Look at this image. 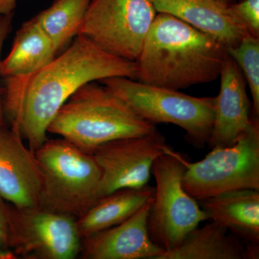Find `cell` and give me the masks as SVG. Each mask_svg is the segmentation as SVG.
Instances as JSON below:
<instances>
[{
  "instance_id": "1",
  "label": "cell",
  "mask_w": 259,
  "mask_h": 259,
  "mask_svg": "<svg viewBox=\"0 0 259 259\" xmlns=\"http://www.w3.org/2000/svg\"><path fill=\"white\" fill-rule=\"evenodd\" d=\"M112 77L136 79L135 61L102 50L77 35L63 54L33 74L4 78L3 109L10 128L36 151L59 109L90 82Z\"/></svg>"
},
{
  "instance_id": "22",
  "label": "cell",
  "mask_w": 259,
  "mask_h": 259,
  "mask_svg": "<svg viewBox=\"0 0 259 259\" xmlns=\"http://www.w3.org/2000/svg\"><path fill=\"white\" fill-rule=\"evenodd\" d=\"M17 258L10 247L8 202L0 196V259Z\"/></svg>"
},
{
  "instance_id": "3",
  "label": "cell",
  "mask_w": 259,
  "mask_h": 259,
  "mask_svg": "<svg viewBox=\"0 0 259 259\" xmlns=\"http://www.w3.org/2000/svg\"><path fill=\"white\" fill-rule=\"evenodd\" d=\"M156 130V125L142 118L105 86L90 82L78 89L59 109L48 133L91 153L109 141L144 136Z\"/></svg>"
},
{
  "instance_id": "4",
  "label": "cell",
  "mask_w": 259,
  "mask_h": 259,
  "mask_svg": "<svg viewBox=\"0 0 259 259\" xmlns=\"http://www.w3.org/2000/svg\"><path fill=\"white\" fill-rule=\"evenodd\" d=\"M42 175L38 207L76 220L97 199L101 169L92 153L67 140L47 139L35 151Z\"/></svg>"
},
{
  "instance_id": "16",
  "label": "cell",
  "mask_w": 259,
  "mask_h": 259,
  "mask_svg": "<svg viewBox=\"0 0 259 259\" xmlns=\"http://www.w3.org/2000/svg\"><path fill=\"white\" fill-rule=\"evenodd\" d=\"M217 223H207L190 232L180 245L158 259H256L258 244L247 243Z\"/></svg>"
},
{
  "instance_id": "2",
  "label": "cell",
  "mask_w": 259,
  "mask_h": 259,
  "mask_svg": "<svg viewBox=\"0 0 259 259\" xmlns=\"http://www.w3.org/2000/svg\"><path fill=\"white\" fill-rule=\"evenodd\" d=\"M227 55L217 39L158 13L135 61L136 79L175 90L212 82L220 77Z\"/></svg>"
},
{
  "instance_id": "18",
  "label": "cell",
  "mask_w": 259,
  "mask_h": 259,
  "mask_svg": "<svg viewBox=\"0 0 259 259\" xmlns=\"http://www.w3.org/2000/svg\"><path fill=\"white\" fill-rule=\"evenodd\" d=\"M56 54L47 34L35 18L30 19L19 29L11 51L2 60V76L17 77L33 74L54 60Z\"/></svg>"
},
{
  "instance_id": "11",
  "label": "cell",
  "mask_w": 259,
  "mask_h": 259,
  "mask_svg": "<svg viewBox=\"0 0 259 259\" xmlns=\"http://www.w3.org/2000/svg\"><path fill=\"white\" fill-rule=\"evenodd\" d=\"M41 184L35 151L8 125L0 126V196L20 208L37 207Z\"/></svg>"
},
{
  "instance_id": "17",
  "label": "cell",
  "mask_w": 259,
  "mask_h": 259,
  "mask_svg": "<svg viewBox=\"0 0 259 259\" xmlns=\"http://www.w3.org/2000/svg\"><path fill=\"white\" fill-rule=\"evenodd\" d=\"M155 187L123 188L97 199L83 215L76 220L81 239L111 228L135 214L154 196Z\"/></svg>"
},
{
  "instance_id": "14",
  "label": "cell",
  "mask_w": 259,
  "mask_h": 259,
  "mask_svg": "<svg viewBox=\"0 0 259 259\" xmlns=\"http://www.w3.org/2000/svg\"><path fill=\"white\" fill-rule=\"evenodd\" d=\"M158 13L173 15L217 39L226 49L236 47L249 32L223 0H150Z\"/></svg>"
},
{
  "instance_id": "12",
  "label": "cell",
  "mask_w": 259,
  "mask_h": 259,
  "mask_svg": "<svg viewBox=\"0 0 259 259\" xmlns=\"http://www.w3.org/2000/svg\"><path fill=\"white\" fill-rule=\"evenodd\" d=\"M153 198L124 222L81 239V258L158 259L164 250L153 243L148 230Z\"/></svg>"
},
{
  "instance_id": "5",
  "label": "cell",
  "mask_w": 259,
  "mask_h": 259,
  "mask_svg": "<svg viewBox=\"0 0 259 259\" xmlns=\"http://www.w3.org/2000/svg\"><path fill=\"white\" fill-rule=\"evenodd\" d=\"M102 84L123 100L151 123H169L186 133L197 148L208 144L214 122L215 97H196L178 90L153 86L126 77L101 80Z\"/></svg>"
},
{
  "instance_id": "21",
  "label": "cell",
  "mask_w": 259,
  "mask_h": 259,
  "mask_svg": "<svg viewBox=\"0 0 259 259\" xmlns=\"http://www.w3.org/2000/svg\"><path fill=\"white\" fill-rule=\"evenodd\" d=\"M231 8L250 35L258 37L259 0H243Z\"/></svg>"
},
{
  "instance_id": "10",
  "label": "cell",
  "mask_w": 259,
  "mask_h": 259,
  "mask_svg": "<svg viewBox=\"0 0 259 259\" xmlns=\"http://www.w3.org/2000/svg\"><path fill=\"white\" fill-rule=\"evenodd\" d=\"M168 145L156 130L151 134L109 141L92 154L101 169L97 199L117 190L147 185L155 160Z\"/></svg>"
},
{
  "instance_id": "8",
  "label": "cell",
  "mask_w": 259,
  "mask_h": 259,
  "mask_svg": "<svg viewBox=\"0 0 259 259\" xmlns=\"http://www.w3.org/2000/svg\"><path fill=\"white\" fill-rule=\"evenodd\" d=\"M156 15L150 0H91L79 35L110 54L136 61Z\"/></svg>"
},
{
  "instance_id": "7",
  "label": "cell",
  "mask_w": 259,
  "mask_h": 259,
  "mask_svg": "<svg viewBox=\"0 0 259 259\" xmlns=\"http://www.w3.org/2000/svg\"><path fill=\"white\" fill-rule=\"evenodd\" d=\"M183 161L182 185L197 200L231 190H259L258 118L234 144L212 148L199 161Z\"/></svg>"
},
{
  "instance_id": "23",
  "label": "cell",
  "mask_w": 259,
  "mask_h": 259,
  "mask_svg": "<svg viewBox=\"0 0 259 259\" xmlns=\"http://www.w3.org/2000/svg\"><path fill=\"white\" fill-rule=\"evenodd\" d=\"M14 20V13L8 15H0V126L8 125L5 118L3 103V88L1 86V55L5 40L9 35Z\"/></svg>"
},
{
  "instance_id": "6",
  "label": "cell",
  "mask_w": 259,
  "mask_h": 259,
  "mask_svg": "<svg viewBox=\"0 0 259 259\" xmlns=\"http://www.w3.org/2000/svg\"><path fill=\"white\" fill-rule=\"evenodd\" d=\"M185 156L168 146L153 163L151 175L155 193L148 217V230L153 243L164 251L173 249L185 237L208 221L195 199L182 185Z\"/></svg>"
},
{
  "instance_id": "9",
  "label": "cell",
  "mask_w": 259,
  "mask_h": 259,
  "mask_svg": "<svg viewBox=\"0 0 259 259\" xmlns=\"http://www.w3.org/2000/svg\"><path fill=\"white\" fill-rule=\"evenodd\" d=\"M10 247L17 258L74 259L81 239L74 218L8 202Z\"/></svg>"
},
{
  "instance_id": "24",
  "label": "cell",
  "mask_w": 259,
  "mask_h": 259,
  "mask_svg": "<svg viewBox=\"0 0 259 259\" xmlns=\"http://www.w3.org/2000/svg\"><path fill=\"white\" fill-rule=\"evenodd\" d=\"M18 0H0V15L14 13Z\"/></svg>"
},
{
  "instance_id": "25",
  "label": "cell",
  "mask_w": 259,
  "mask_h": 259,
  "mask_svg": "<svg viewBox=\"0 0 259 259\" xmlns=\"http://www.w3.org/2000/svg\"><path fill=\"white\" fill-rule=\"evenodd\" d=\"M223 1H226V2H227V0H223Z\"/></svg>"
},
{
  "instance_id": "20",
  "label": "cell",
  "mask_w": 259,
  "mask_h": 259,
  "mask_svg": "<svg viewBox=\"0 0 259 259\" xmlns=\"http://www.w3.org/2000/svg\"><path fill=\"white\" fill-rule=\"evenodd\" d=\"M228 55L235 61L249 87L252 97V112L259 115V40L248 34L233 48L226 49Z\"/></svg>"
},
{
  "instance_id": "15",
  "label": "cell",
  "mask_w": 259,
  "mask_h": 259,
  "mask_svg": "<svg viewBox=\"0 0 259 259\" xmlns=\"http://www.w3.org/2000/svg\"><path fill=\"white\" fill-rule=\"evenodd\" d=\"M208 220L248 243H259V190L241 189L200 199Z\"/></svg>"
},
{
  "instance_id": "13",
  "label": "cell",
  "mask_w": 259,
  "mask_h": 259,
  "mask_svg": "<svg viewBox=\"0 0 259 259\" xmlns=\"http://www.w3.org/2000/svg\"><path fill=\"white\" fill-rule=\"evenodd\" d=\"M220 77L221 89L215 97L214 122L208 142L211 148L234 144L258 118L252 112L244 76L228 54Z\"/></svg>"
},
{
  "instance_id": "19",
  "label": "cell",
  "mask_w": 259,
  "mask_h": 259,
  "mask_svg": "<svg viewBox=\"0 0 259 259\" xmlns=\"http://www.w3.org/2000/svg\"><path fill=\"white\" fill-rule=\"evenodd\" d=\"M91 0H54L34 17L51 39L56 52L79 35Z\"/></svg>"
}]
</instances>
